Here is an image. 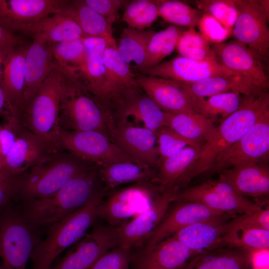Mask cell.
Returning a JSON list of instances; mask_svg holds the SVG:
<instances>
[{"label": "cell", "instance_id": "4fadbf2b", "mask_svg": "<svg viewBox=\"0 0 269 269\" xmlns=\"http://www.w3.org/2000/svg\"><path fill=\"white\" fill-rule=\"evenodd\" d=\"M75 244L49 269H90L102 256L119 245L117 228L97 220Z\"/></svg>", "mask_w": 269, "mask_h": 269}, {"label": "cell", "instance_id": "d590c367", "mask_svg": "<svg viewBox=\"0 0 269 269\" xmlns=\"http://www.w3.org/2000/svg\"><path fill=\"white\" fill-rule=\"evenodd\" d=\"M201 149L189 146L165 159L160 163L151 181L161 189L171 188L176 190V185L197 158Z\"/></svg>", "mask_w": 269, "mask_h": 269}, {"label": "cell", "instance_id": "f35d334b", "mask_svg": "<svg viewBox=\"0 0 269 269\" xmlns=\"http://www.w3.org/2000/svg\"><path fill=\"white\" fill-rule=\"evenodd\" d=\"M183 30L171 25L166 28L155 32L149 42L145 60L142 71L153 67L161 62L176 48L178 39Z\"/></svg>", "mask_w": 269, "mask_h": 269}, {"label": "cell", "instance_id": "db71d44e", "mask_svg": "<svg viewBox=\"0 0 269 269\" xmlns=\"http://www.w3.org/2000/svg\"><path fill=\"white\" fill-rule=\"evenodd\" d=\"M14 178L4 180L0 179V209L5 206L16 194Z\"/></svg>", "mask_w": 269, "mask_h": 269}, {"label": "cell", "instance_id": "cb8c5ba5", "mask_svg": "<svg viewBox=\"0 0 269 269\" xmlns=\"http://www.w3.org/2000/svg\"><path fill=\"white\" fill-rule=\"evenodd\" d=\"M117 46L115 40H112L104 52V62L118 104L115 121L129 104L144 93L129 64L120 56Z\"/></svg>", "mask_w": 269, "mask_h": 269}, {"label": "cell", "instance_id": "52a82bcc", "mask_svg": "<svg viewBox=\"0 0 269 269\" xmlns=\"http://www.w3.org/2000/svg\"><path fill=\"white\" fill-rule=\"evenodd\" d=\"M0 209V269H25L41 240L40 229L29 222L20 210Z\"/></svg>", "mask_w": 269, "mask_h": 269}, {"label": "cell", "instance_id": "74e56055", "mask_svg": "<svg viewBox=\"0 0 269 269\" xmlns=\"http://www.w3.org/2000/svg\"><path fill=\"white\" fill-rule=\"evenodd\" d=\"M243 97L237 92L219 94L207 99L196 97L195 106L198 114L212 122L218 120L221 123L240 108Z\"/></svg>", "mask_w": 269, "mask_h": 269}, {"label": "cell", "instance_id": "7a4b0ae2", "mask_svg": "<svg viewBox=\"0 0 269 269\" xmlns=\"http://www.w3.org/2000/svg\"><path fill=\"white\" fill-rule=\"evenodd\" d=\"M104 190L98 167L94 166L51 195L22 202L20 212L35 226H49L72 214Z\"/></svg>", "mask_w": 269, "mask_h": 269}, {"label": "cell", "instance_id": "60d3db41", "mask_svg": "<svg viewBox=\"0 0 269 269\" xmlns=\"http://www.w3.org/2000/svg\"><path fill=\"white\" fill-rule=\"evenodd\" d=\"M181 56L198 61L217 60L208 43L194 27L183 30L175 48Z\"/></svg>", "mask_w": 269, "mask_h": 269}, {"label": "cell", "instance_id": "e575fe53", "mask_svg": "<svg viewBox=\"0 0 269 269\" xmlns=\"http://www.w3.org/2000/svg\"><path fill=\"white\" fill-rule=\"evenodd\" d=\"M165 126L182 137L203 146L213 136L216 127L213 122L196 113H166Z\"/></svg>", "mask_w": 269, "mask_h": 269}, {"label": "cell", "instance_id": "3957f363", "mask_svg": "<svg viewBox=\"0 0 269 269\" xmlns=\"http://www.w3.org/2000/svg\"><path fill=\"white\" fill-rule=\"evenodd\" d=\"M61 130L96 131L111 140L114 118L74 77L62 72L59 116Z\"/></svg>", "mask_w": 269, "mask_h": 269}, {"label": "cell", "instance_id": "ba28073f", "mask_svg": "<svg viewBox=\"0 0 269 269\" xmlns=\"http://www.w3.org/2000/svg\"><path fill=\"white\" fill-rule=\"evenodd\" d=\"M161 190L147 181L107 191L99 206L98 219L117 228L147 210Z\"/></svg>", "mask_w": 269, "mask_h": 269}, {"label": "cell", "instance_id": "8d00e7d4", "mask_svg": "<svg viewBox=\"0 0 269 269\" xmlns=\"http://www.w3.org/2000/svg\"><path fill=\"white\" fill-rule=\"evenodd\" d=\"M155 32L153 29L124 28L117 45L120 56L128 64L133 62L141 69L145 60L149 42Z\"/></svg>", "mask_w": 269, "mask_h": 269}, {"label": "cell", "instance_id": "277c9868", "mask_svg": "<svg viewBox=\"0 0 269 269\" xmlns=\"http://www.w3.org/2000/svg\"><path fill=\"white\" fill-rule=\"evenodd\" d=\"M61 150L50 153L15 178L16 197L24 202L48 196L77 176L97 166Z\"/></svg>", "mask_w": 269, "mask_h": 269}, {"label": "cell", "instance_id": "8fae6325", "mask_svg": "<svg viewBox=\"0 0 269 269\" xmlns=\"http://www.w3.org/2000/svg\"><path fill=\"white\" fill-rule=\"evenodd\" d=\"M58 150H65L97 167L119 161L138 162L123 152L108 137L96 131L61 130Z\"/></svg>", "mask_w": 269, "mask_h": 269}, {"label": "cell", "instance_id": "6da1fadb", "mask_svg": "<svg viewBox=\"0 0 269 269\" xmlns=\"http://www.w3.org/2000/svg\"><path fill=\"white\" fill-rule=\"evenodd\" d=\"M269 112L268 91L243 96L240 108L224 120L212 138L204 143L198 157L176 185L177 190L187 187L194 177L205 173L219 154L241 138Z\"/></svg>", "mask_w": 269, "mask_h": 269}, {"label": "cell", "instance_id": "30bf717a", "mask_svg": "<svg viewBox=\"0 0 269 269\" xmlns=\"http://www.w3.org/2000/svg\"><path fill=\"white\" fill-rule=\"evenodd\" d=\"M187 201L200 203L214 211L235 215L257 210L267 204V200L253 202L219 177L187 187L175 194L174 202Z\"/></svg>", "mask_w": 269, "mask_h": 269}, {"label": "cell", "instance_id": "816d5d0a", "mask_svg": "<svg viewBox=\"0 0 269 269\" xmlns=\"http://www.w3.org/2000/svg\"><path fill=\"white\" fill-rule=\"evenodd\" d=\"M158 16L156 0H151L146 8L128 25V27L139 30L146 29Z\"/></svg>", "mask_w": 269, "mask_h": 269}, {"label": "cell", "instance_id": "484cf974", "mask_svg": "<svg viewBox=\"0 0 269 269\" xmlns=\"http://www.w3.org/2000/svg\"><path fill=\"white\" fill-rule=\"evenodd\" d=\"M33 38L25 56L22 106L34 95L58 64L52 53V43L37 36Z\"/></svg>", "mask_w": 269, "mask_h": 269}, {"label": "cell", "instance_id": "680465c9", "mask_svg": "<svg viewBox=\"0 0 269 269\" xmlns=\"http://www.w3.org/2000/svg\"></svg>", "mask_w": 269, "mask_h": 269}, {"label": "cell", "instance_id": "7402d4cb", "mask_svg": "<svg viewBox=\"0 0 269 269\" xmlns=\"http://www.w3.org/2000/svg\"><path fill=\"white\" fill-rule=\"evenodd\" d=\"M112 141L126 155L157 170L159 152L156 133L127 123L115 125Z\"/></svg>", "mask_w": 269, "mask_h": 269}, {"label": "cell", "instance_id": "9f6ffc18", "mask_svg": "<svg viewBox=\"0 0 269 269\" xmlns=\"http://www.w3.org/2000/svg\"><path fill=\"white\" fill-rule=\"evenodd\" d=\"M12 49V48H0V78L2 73L1 65L2 64H3L4 61L8 53Z\"/></svg>", "mask_w": 269, "mask_h": 269}, {"label": "cell", "instance_id": "6f0895ef", "mask_svg": "<svg viewBox=\"0 0 269 269\" xmlns=\"http://www.w3.org/2000/svg\"><path fill=\"white\" fill-rule=\"evenodd\" d=\"M4 107L9 109L11 110V107L7 103L4 94L0 87V113H2V109Z\"/></svg>", "mask_w": 269, "mask_h": 269}, {"label": "cell", "instance_id": "f1b7e54d", "mask_svg": "<svg viewBox=\"0 0 269 269\" xmlns=\"http://www.w3.org/2000/svg\"><path fill=\"white\" fill-rule=\"evenodd\" d=\"M28 45L12 48L3 63L0 87L10 107L17 111L23 104L25 60Z\"/></svg>", "mask_w": 269, "mask_h": 269}, {"label": "cell", "instance_id": "b9f144b4", "mask_svg": "<svg viewBox=\"0 0 269 269\" xmlns=\"http://www.w3.org/2000/svg\"><path fill=\"white\" fill-rule=\"evenodd\" d=\"M226 246L240 248L252 251L268 250L269 230L257 227L230 229L225 238Z\"/></svg>", "mask_w": 269, "mask_h": 269}, {"label": "cell", "instance_id": "4dcf8cb0", "mask_svg": "<svg viewBox=\"0 0 269 269\" xmlns=\"http://www.w3.org/2000/svg\"><path fill=\"white\" fill-rule=\"evenodd\" d=\"M155 170L147 165L131 161L98 167L99 178L106 191L130 183L151 181Z\"/></svg>", "mask_w": 269, "mask_h": 269}, {"label": "cell", "instance_id": "f907efd6", "mask_svg": "<svg viewBox=\"0 0 269 269\" xmlns=\"http://www.w3.org/2000/svg\"><path fill=\"white\" fill-rule=\"evenodd\" d=\"M84 2L102 16L115 21L119 10L129 3L124 0H83Z\"/></svg>", "mask_w": 269, "mask_h": 269}, {"label": "cell", "instance_id": "ab89813d", "mask_svg": "<svg viewBox=\"0 0 269 269\" xmlns=\"http://www.w3.org/2000/svg\"><path fill=\"white\" fill-rule=\"evenodd\" d=\"M156 4L158 16L174 25L195 28L202 14L199 9L179 0H156Z\"/></svg>", "mask_w": 269, "mask_h": 269}, {"label": "cell", "instance_id": "11a10c76", "mask_svg": "<svg viewBox=\"0 0 269 269\" xmlns=\"http://www.w3.org/2000/svg\"><path fill=\"white\" fill-rule=\"evenodd\" d=\"M23 43L19 37L0 26V48H13Z\"/></svg>", "mask_w": 269, "mask_h": 269}, {"label": "cell", "instance_id": "836d02e7", "mask_svg": "<svg viewBox=\"0 0 269 269\" xmlns=\"http://www.w3.org/2000/svg\"><path fill=\"white\" fill-rule=\"evenodd\" d=\"M51 43H58L86 37L79 25L61 13L46 17L27 29L25 33Z\"/></svg>", "mask_w": 269, "mask_h": 269}, {"label": "cell", "instance_id": "c3c4849f", "mask_svg": "<svg viewBox=\"0 0 269 269\" xmlns=\"http://www.w3.org/2000/svg\"><path fill=\"white\" fill-rule=\"evenodd\" d=\"M238 227H257L269 230V205L251 212L235 215L230 222V229Z\"/></svg>", "mask_w": 269, "mask_h": 269}, {"label": "cell", "instance_id": "f546056e", "mask_svg": "<svg viewBox=\"0 0 269 269\" xmlns=\"http://www.w3.org/2000/svg\"><path fill=\"white\" fill-rule=\"evenodd\" d=\"M59 13L74 20L86 37L114 39L112 29L114 21L97 13L83 0H65Z\"/></svg>", "mask_w": 269, "mask_h": 269}, {"label": "cell", "instance_id": "9c48e42d", "mask_svg": "<svg viewBox=\"0 0 269 269\" xmlns=\"http://www.w3.org/2000/svg\"><path fill=\"white\" fill-rule=\"evenodd\" d=\"M100 37H85L83 41L85 62L83 66L69 72H63L77 79L83 86L113 116L118 111V104L104 62V52L111 40Z\"/></svg>", "mask_w": 269, "mask_h": 269}, {"label": "cell", "instance_id": "7dc6e473", "mask_svg": "<svg viewBox=\"0 0 269 269\" xmlns=\"http://www.w3.org/2000/svg\"><path fill=\"white\" fill-rule=\"evenodd\" d=\"M131 250L118 246L99 259L90 269H130Z\"/></svg>", "mask_w": 269, "mask_h": 269}, {"label": "cell", "instance_id": "d6986e66", "mask_svg": "<svg viewBox=\"0 0 269 269\" xmlns=\"http://www.w3.org/2000/svg\"><path fill=\"white\" fill-rule=\"evenodd\" d=\"M139 87L163 112L198 113L195 98L185 84L142 73L135 74Z\"/></svg>", "mask_w": 269, "mask_h": 269}, {"label": "cell", "instance_id": "8992f818", "mask_svg": "<svg viewBox=\"0 0 269 269\" xmlns=\"http://www.w3.org/2000/svg\"><path fill=\"white\" fill-rule=\"evenodd\" d=\"M105 193L103 191L72 214L49 225L45 238L39 241L31 254V269H49L62 252L88 232L98 219Z\"/></svg>", "mask_w": 269, "mask_h": 269}, {"label": "cell", "instance_id": "4316f807", "mask_svg": "<svg viewBox=\"0 0 269 269\" xmlns=\"http://www.w3.org/2000/svg\"><path fill=\"white\" fill-rule=\"evenodd\" d=\"M219 177L228 182L240 194L256 198L269 194L268 162L242 164L221 171Z\"/></svg>", "mask_w": 269, "mask_h": 269}, {"label": "cell", "instance_id": "9a60e30c", "mask_svg": "<svg viewBox=\"0 0 269 269\" xmlns=\"http://www.w3.org/2000/svg\"><path fill=\"white\" fill-rule=\"evenodd\" d=\"M196 254L173 236L131 250L130 269H181Z\"/></svg>", "mask_w": 269, "mask_h": 269}, {"label": "cell", "instance_id": "f5cc1de1", "mask_svg": "<svg viewBox=\"0 0 269 269\" xmlns=\"http://www.w3.org/2000/svg\"><path fill=\"white\" fill-rule=\"evenodd\" d=\"M150 0H134L129 2L122 20L129 25L147 6Z\"/></svg>", "mask_w": 269, "mask_h": 269}, {"label": "cell", "instance_id": "f6af8a7d", "mask_svg": "<svg viewBox=\"0 0 269 269\" xmlns=\"http://www.w3.org/2000/svg\"><path fill=\"white\" fill-rule=\"evenodd\" d=\"M196 3L202 13L210 14L232 32L238 16L234 0H204Z\"/></svg>", "mask_w": 269, "mask_h": 269}, {"label": "cell", "instance_id": "5bb4252c", "mask_svg": "<svg viewBox=\"0 0 269 269\" xmlns=\"http://www.w3.org/2000/svg\"><path fill=\"white\" fill-rule=\"evenodd\" d=\"M238 16L232 30L243 43L263 61L269 57V15L260 0H234Z\"/></svg>", "mask_w": 269, "mask_h": 269}, {"label": "cell", "instance_id": "681fc988", "mask_svg": "<svg viewBox=\"0 0 269 269\" xmlns=\"http://www.w3.org/2000/svg\"><path fill=\"white\" fill-rule=\"evenodd\" d=\"M19 125L15 114L6 124L0 125V167L15 141Z\"/></svg>", "mask_w": 269, "mask_h": 269}, {"label": "cell", "instance_id": "e0dca14e", "mask_svg": "<svg viewBox=\"0 0 269 269\" xmlns=\"http://www.w3.org/2000/svg\"><path fill=\"white\" fill-rule=\"evenodd\" d=\"M176 193L173 188L161 190L147 210L116 228L118 246L132 249L140 245L161 222Z\"/></svg>", "mask_w": 269, "mask_h": 269}, {"label": "cell", "instance_id": "d4e9b609", "mask_svg": "<svg viewBox=\"0 0 269 269\" xmlns=\"http://www.w3.org/2000/svg\"><path fill=\"white\" fill-rule=\"evenodd\" d=\"M175 202L177 204L171 209H168L155 229L140 245L152 246L190 225L224 213L196 202Z\"/></svg>", "mask_w": 269, "mask_h": 269}, {"label": "cell", "instance_id": "d6a6232c", "mask_svg": "<svg viewBox=\"0 0 269 269\" xmlns=\"http://www.w3.org/2000/svg\"><path fill=\"white\" fill-rule=\"evenodd\" d=\"M166 113L144 93L129 104L115 122L141 127L156 132L165 126Z\"/></svg>", "mask_w": 269, "mask_h": 269}, {"label": "cell", "instance_id": "ffe728a7", "mask_svg": "<svg viewBox=\"0 0 269 269\" xmlns=\"http://www.w3.org/2000/svg\"><path fill=\"white\" fill-rule=\"evenodd\" d=\"M141 72L146 75L185 84H192L210 77L237 75L224 67L218 60L198 61L181 56L161 62Z\"/></svg>", "mask_w": 269, "mask_h": 269}, {"label": "cell", "instance_id": "603a6c76", "mask_svg": "<svg viewBox=\"0 0 269 269\" xmlns=\"http://www.w3.org/2000/svg\"><path fill=\"white\" fill-rule=\"evenodd\" d=\"M235 215L223 213L185 227L173 235L196 255L203 251L226 246V236L230 222Z\"/></svg>", "mask_w": 269, "mask_h": 269}, {"label": "cell", "instance_id": "83f0119b", "mask_svg": "<svg viewBox=\"0 0 269 269\" xmlns=\"http://www.w3.org/2000/svg\"><path fill=\"white\" fill-rule=\"evenodd\" d=\"M254 251L225 246L193 257L181 269H252Z\"/></svg>", "mask_w": 269, "mask_h": 269}, {"label": "cell", "instance_id": "2e32d148", "mask_svg": "<svg viewBox=\"0 0 269 269\" xmlns=\"http://www.w3.org/2000/svg\"><path fill=\"white\" fill-rule=\"evenodd\" d=\"M210 45L217 60L224 67L248 79L260 89L268 90L269 78L263 61L247 46L237 40Z\"/></svg>", "mask_w": 269, "mask_h": 269}, {"label": "cell", "instance_id": "44dd1931", "mask_svg": "<svg viewBox=\"0 0 269 269\" xmlns=\"http://www.w3.org/2000/svg\"><path fill=\"white\" fill-rule=\"evenodd\" d=\"M51 153L40 138L19 125L15 141L0 167V179L25 173Z\"/></svg>", "mask_w": 269, "mask_h": 269}, {"label": "cell", "instance_id": "ac0fdd59", "mask_svg": "<svg viewBox=\"0 0 269 269\" xmlns=\"http://www.w3.org/2000/svg\"><path fill=\"white\" fill-rule=\"evenodd\" d=\"M65 0H0V26L13 33H25L41 20L59 13Z\"/></svg>", "mask_w": 269, "mask_h": 269}, {"label": "cell", "instance_id": "5b68a950", "mask_svg": "<svg viewBox=\"0 0 269 269\" xmlns=\"http://www.w3.org/2000/svg\"><path fill=\"white\" fill-rule=\"evenodd\" d=\"M62 70L57 64L34 95L17 111L20 125L35 134L50 151H58Z\"/></svg>", "mask_w": 269, "mask_h": 269}, {"label": "cell", "instance_id": "7c38bea8", "mask_svg": "<svg viewBox=\"0 0 269 269\" xmlns=\"http://www.w3.org/2000/svg\"><path fill=\"white\" fill-rule=\"evenodd\" d=\"M269 154V112L241 138L219 154L205 173L212 175L242 164L268 162Z\"/></svg>", "mask_w": 269, "mask_h": 269}, {"label": "cell", "instance_id": "7bdbcfd3", "mask_svg": "<svg viewBox=\"0 0 269 269\" xmlns=\"http://www.w3.org/2000/svg\"><path fill=\"white\" fill-rule=\"evenodd\" d=\"M53 56L62 71L68 72L85 62L83 38L52 44Z\"/></svg>", "mask_w": 269, "mask_h": 269}, {"label": "cell", "instance_id": "bcb514c9", "mask_svg": "<svg viewBox=\"0 0 269 269\" xmlns=\"http://www.w3.org/2000/svg\"><path fill=\"white\" fill-rule=\"evenodd\" d=\"M201 36L210 44L225 42L232 32L208 13L203 12L198 26Z\"/></svg>", "mask_w": 269, "mask_h": 269}, {"label": "cell", "instance_id": "1f68e13d", "mask_svg": "<svg viewBox=\"0 0 269 269\" xmlns=\"http://www.w3.org/2000/svg\"><path fill=\"white\" fill-rule=\"evenodd\" d=\"M186 85L189 92L198 98L227 92H237L248 96L267 91L260 89L239 75L210 77Z\"/></svg>", "mask_w": 269, "mask_h": 269}, {"label": "cell", "instance_id": "ee69618b", "mask_svg": "<svg viewBox=\"0 0 269 269\" xmlns=\"http://www.w3.org/2000/svg\"><path fill=\"white\" fill-rule=\"evenodd\" d=\"M155 133L159 152V165L163 160L187 146L200 148L202 147V145L182 137L167 126L162 127Z\"/></svg>", "mask_w": 269, "mask_h": 269}]
</instances>
